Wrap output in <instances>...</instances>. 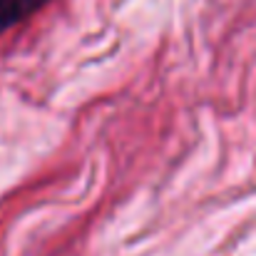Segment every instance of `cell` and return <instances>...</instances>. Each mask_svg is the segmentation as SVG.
I'll return each instance as SVG.
<instances>
[{
  "instance_id": "cell-1",
  "label": "cell",
  "mask_w": 256,
  "mask_h": 256,
  "mask_svg": "<svg viewBox=\"0 0 256 256\" xmlns=\"http://www.w3.org/2000/svg\"><path fill=\"white\" fill-rule=\"evenodd\" d=\"M48 0H0V32L18 25L28 15H32L38 8H42Z\"/></svg>"
}]
</instances>
